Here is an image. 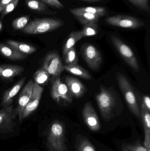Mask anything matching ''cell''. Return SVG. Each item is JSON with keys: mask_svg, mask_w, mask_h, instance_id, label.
<instances>
[{"mask_svg": "<svg viewBox=\"0 0 150 151\" xmlns=\"http://www.w3.org/2000/svg\"><path fill=\"white\" fill-rule=\"evenodd\" d=\"M96 99L102 118L105 121L111 120L122 108L119 96L112 87L100 85Z\"/></svg>", "mask_w": 150, "mask_h": 151, "instance_id": "cell-1", "label": "cell"}, {"mask_svg": "<svg viewBox=\"0 0 150 151\" xmlns=\"http://www.w3.org/2000/svg\"><path fill=\"white\" fill-rule=\"evenodd\" d=\"M65 134L66 128L63 122L55 120L50 124L46 135L48 151H68Z\"/></svg>", "mask_w": 150, "mask_h": 151, "instance_id": "cell-2", "label": "cell"}, {"mask_svg": "<svg viewBox=\"0 0 150 151\" xmlns=\"http://www.w3.org/2000/svg\"><path fill=\"white\" fill-rule=\"evenodd\" d=\"M116 76L119 87L130 111L138 119H141V108L133 86L127 78L122 73H117Z\"/></svg>", "mask_w": 150, "mask_h": 151, "instance_id": "cell-3", "label": "cell"}, {"mask_svg": "<svg viewBox=\"0 0 150 151\" xmlns=\"http://www.w3.org/2000/svg\"><path fill=\"white\" fill-rule=\"evenodd\" d=\"M64 24L62 20L55 19H35L21 29L27 34L36 35L44 33L57 29Z\"/></svg>", "mask_w": 150, "mask_h": 151, "instance_id": "cell-4", "label": "cell"}, {"mask_svg": "<svg viewBox=\"0 0 150 151\" xmlns=\"http://www.w3.org/2000/svg\"><path fill=\"white\" fill-rule=\"evenodd\" d=\"M51 96L59 105L67 106L73 102L71 95L66 83L62 81L60 76L51 78Z\"/></svg>", "mask_w": 150, "mask_h": 151, "instance_id": "cell-5", "label": "cell"}, {"mask_svg": "<svg viewBox=\"0 0 150 151\" xmlns=\"http://www.w3.org/2000/svg\"><path fill=\"white\" fill-rule=\"evenodd\" d=\"M113 45L125 62L136 72L140 71V67L136 56L131 48L116 35H111Z\"/></svg>", "mask_w": 150, "mask_h": 151, "instance_id": "cell-6", "label": "cell"}, {"mask_svg": "<svg viewBox=\"0 0 150 151\" xmlns=\"http://www.w3.org/2000/svg\"><path fill=\"white\" fill-rule=\"evenodd\" d=\"M82 55L89 67L93 70H97L103 61L102 55L97 48L90 43H85L81 46Z\"/></svg>", "mask_w": 150, "mask_h": 151, "instance_id": "cell-7", "label": "cell"}, {"mask_svg": "<svg viewBox=\"0 0 150 151\" xmlns=\"http://www.w3.org/2000/svg\"><path fill=\"white\" fill-rule=\"evenodd\" d=\"M42 69L47 72L52 78L60 76L64 71V65L57 52L52 51L47 55L43 62Z\"/></svg>", "mask_w": 150, "mask_h": 151, "instance_id": "cell-8", "label": "cell"}, {"mask_svg": "<svg viewBox=\"0 0 150 151\" xmlns=\"http://www.w3.org/2000/svg\"><path fill=\"white\" fill-rule=\"evenodd\" d=\"M16 116L12 105L2 107L0 109L1 134H7L14 131L16 126L15 122Z\"/></svg>", "mask_w": 150, "mask_h": 151, "instance_id": "cell-9", "label": "cell"}, {"mask_svg": "<svg viewBox=\"0 0 150 151\" xmlns=\"http://www.w3.org/2000/svg\"><path fill=\"white\" fill-rule=\"evenodd\" d=\"M107 24L113 26L129 29H137L144 25V22L131 16L117 15L107 18Z\"/></svg>", "mask_w": 150, "mask_h": 151, "instance_id": "cell-10", "label": "cell"}, {"mask_svg": "<svg viewBox=\"0 0 150 151\" xmlns=\"http://www.w3.org/2000/svg\"><path fill=\"white\" fill-rule=\"evenodd\" d=\"M44 89L36 83L34 82L33 89L29 102L22 112L19 121L26 119L31 114L36 110L38 106Z\"/></svg>", "mask_w": 150, "mask_h": 151, "instance_id": "cell-11", "label": "cell"}, {"mask_svg": "<svg viewBox=\"0 0 150 151\" xmlns=\"http://www.w3.org/2000/svg\"><path fill=\"white\" fill-rule=\"evenodd\" d=\"M82 114L85 123L90 130L95 132L100 131L101 128L100 122L91 102L85 104Z\"/></svg>", "mask_w": 150, "mask_h": 151, "instance_id": "cell-12", "label": "cell"}, {"mask_svg": "<svg viewBox=\"0 0 150 151\" xmlns=\"http://www.w3.org/2000/svg\"><path fill=\"white\" fill-rule=\"evenodd\" d=\"M34 82L31 80L24 87L22 92L20 93L18 98L17 106L15 109V112L18 119H20L21 114L24 108L26 106L31 96L33 89Z\"/></svg>", "mask_w": 150, "mask_h": 151, "instance_id": "cell-13", "label": "cell"}, {"mask_svg": "<svg viewBox=\"0 0 150 151\" xmlns=\"http://www.w3.org/2000/svg\"><path fill=\"white\" fill-rule=\"evenodd\" d=\"M65 82L73 97L81 98L86 93L85 86L77 78L68 76L65 78Z\"/></svg>", "mask_w": 150, "mask_h": 151, "instance_id": "cell-14", "label": "cell"}, {"mask_svg": "<svg viewBox=\"0 0 150 151\" xmlns=\"http://www.w3.org/2000/svg\"><path fill=\"white\" fill-rule=\"evenodd\" d=\"M26 81V77L21 78L13 87L7 90L3 96L1 106L2 107L11 105L13 98L17 95L23 87Z\"/></svg>", "mask_w": 150, "mask_h": 151, "instance_id": "cell-15", "label": "cell"}, {"mask_svg": "<svg viewBox=\"0 0 150 151\" xmlns=\"http://www.w3.org/2000/svg\"><path fill=\"white\" fill-rule=\"evenodd\" d=\"M24 71L22 66L16 65H0V77L10 80L20 75Z\"/></svg>", "mask_w": 150, "mask_h": 151, "instance_id": "cell-16", "label": "cell"}, {"mask_svg": "<svg viewBox=\"0 0 150 151\" xmlns=\"http://www.w3.org/2000/svg\"><path fill=\"white\" fill-rule=\"evenodd\" d=\"M141 119L143 125L144 132V146L150 151V111L141 107Z\"/></svg>", "mask_w": 150, "mask_h": 151, "instance_id": "cell-17", "label": "cell"}, {"mask_svg": "<svg viewBox=\"0 0 150 151\" xmlns=\"http://www.w3.org/2000/svg\"><path fill=\"white\" fill-rule=\"evenodd\" d=\"M0 54L6 58L11 60H22L27 55H23L8 45L0 42Z\"/></svg>", "mask_w": 150, "mask_h": 151, "instance_id": "cell-18", "label": "cell"}, {"mask_svg": "<svg viewBox=\"0 0 150 151\" xmlns=\"http://www.w3.org/2000/svg\"><path fill=\"white\" fill-rule=\"evenodd\" d=\"M6 44L14 49L26 55H31L37 51V48L34 46L16 41L9 40L6 41Z\"/></svg>", "mask_w": 150, "mask_h": 151, "instance_id": "cell-19", "label": "cell"}, {"mask_svg": "<svg viewBox=\"0 0 150 151\" xmlns=\"http://www.w3.org/2000/svg\"><path fill=\"white\" fill-rule=\"evenodd\" d=\"M70 12L82 24L85 25L88 23H96L98 22L100 17L97 15L85 12H77L73 9H70Z\"/></svg>", "mask_w": 150, "mask_h": 151, "instance_id": "cell-20", "label": "cell"}, {"mask_svg": "<svg viewBox=\"0 0 150 151\" xmlns=\"http://www.w3.org/2000/svg\"><path fill=\"white\" fill-rule=\"evenodd\" d=\"M64 70L67 72L85 80H90L92 76L87 70L78 64L72 65H64Z\"/></svg>", "mask_w": 150, "mask_h": 151, "instance_id": "cell-21", "label": "cell"}, {"mask_svg": "<svg viewBox=\"0 0 150 151\" xmlns=\"http://www.w3.org/2000/svg\"><path fill=\"white\" fill-rule=\"evenodd\" d=\"M75 146L76 151H97L90 140L81 135H77Z\"/></svg>", "mask_w": 150, "mask_h": 151, "instance_id": "cell-22", "label": "cell"}, {"mask_svg": "<svg viewBox=\"0 0 150 151\" xmlns=\"http://www.w3.org/2000/svg\"><path fill=\"white\" fill-rule=\"evenodd\" d=\"M82 38L80 31H73L71 32L66 41V43L63 47V55L68 50L74 47L77 42Z\"/></svg>", "mask_w": 150, "mask_h": 151, "instance_id": "cell-23", "label": "cell"}, {"mask_svg": "<svg viewBox=\"0 0 150 151\" xmlns=\"http://www.w3.org/2000/svg\"><path fill=\"white\" fill-rule=\"evenodd\" d=\"M26 3L28 8L33 10L41 13L51 14L46 5L39 0H26Z\"/></svg>", "mask_w": 150, "mask_h": 151, "instance_id": "cell-24", "label": "cell"}, {"mask_svg": "<svg viewBox=\"0 0 150 151\" xmlns=\"http://www.w3.org/2000/svg\"><path fill=\"white\" fill-rule=\"evenodd\" d=\"M75 11L77 12H85L97 15L100 17L106 16L107 14V11L105 7H86L73 9Z\"/></svg>", "mask_w": 150, "mask_h": 151, "instance_id": "cell-25", "label": "cell"}, {"mask_svg": "<svg viewBox=\"0 0 150 151\" xmlns=\"http://www.w3.org/2000/svg\"><path fill=\"white\" fill-rule=\"evenodd\" d=\"M99 30V28L97 23H90L84 25L80 32L83 38L95 36L98 33Z\"/></svg>", "mask_w": 150, "mask_h": 151, "instance_id": "cell-26", "label": "cell"}, {"mask_svg": "<svg viewBox=\"0 0 150 151\" xmlns=\"http://www.w3.org/2000/svg\"><path fill=\"white\" fill-rule=\"evenodd\" d=\"M50 76L43 69H41L35 72L33 74L35 82L39 85H45L50 80Z\"/></svg>", "mask_w": 150, "mask_h": 151, "instance_id": "cell-27", "label": "cell"}, {"mask_svg": "<svg viewBox=\"0 0 150 151\" xmlns=\"http://www.w3.org/2000/svg\"><path fill=\"white\" fill-rule=\"evenodd\" d=\"M63 59L66 65H72L77 64L78 61V56L75 47L68 50L63 55Z\"/></svg>", "mask_w": 150, "mask_h": 151, "instance_id": "cell-28", "label": "cell"}, {"mask_svg": "<svg viewBox=\"0 0 150 151\" xmlns=\"http://www.w3.org/2000/svg\"><path fill=\"white\" fill-rule=\"evenodd\" d=\"M30 17L23 16L16 19L12 22V26L16 30H20L23 28L29 22Z\"/></svg>", "mask_w": 150, "mask_h": 151, "instance_id": "cell-29", "label": "cell"}, {"mask_svg": "<svg viewBox=\"0 0 150 151\" xmlns=\"http://www.w3.org/2000/svg\"><path fill=\"white\" fill-rule=\"evenodd\" d=\"M132 4L139 9L149 13L150 9L149 0H129Z\"/></svg>", "mask_w": 150, "mask_h": 151, "instance_id": "cell-30", "label": "cell"}, {"mask_svg": "<svg viewBox=\"0 0 150 151\" xmlns=\"http://www.w3.org/2000/svg\"><path fill=\"white\" fill-rule=\"evenodd\" d=\"M19 0H13L11 1L8 5L5 6L1 14V18L3 19L6 15H8L11 12L14 10V9L16 8Z\"/></svg>", "mask_w": 150, "mask_h": 151, "instance_id": "cell-31", "label": "cell"}, {"mask_svg": "<svg viewBox=\"0 0 150 151\" xmlns=\"http://www.w3.org/2000/svg\"><path fill=\"white\" fill-rule=\"evenodd\" d=\"M123 146L129 151H149L144 145H141L139 142L134 144H125Z\"/></svg>", "mask_w": 150, "mask_h": 151, "instance_id": "cell-32", "label": "cell"}, {"mask_svg": "<svg viewBox=\"0 0 150 151\" xmlns=\"http://www.w3.org/2000/svg\"><path fill=\"white\" fill-rule=\"evenodd\" d=\"M43 2L59 9H62L64 8V6L62 3H61L59 0H39Z\"/></svg>", "mask_w": 150, "mask_h": 151, "instance_id": "cell-33", "label": "cell"}, {"mask_svg": "<svg viewBox=\"0 0 150 151\" xmlns=\"http://www.w3.org/2000/svg\"><path fill=\"white\" fill-rule=\"evenodd\" d=\"M141 107L150 111V99L149 96H143L141 101Z\"/></svg>", "mask_w": 150, "mask_h": 151, "instance_id": "cell-34", "label": "cell"}, {"mask_svg": "<svg viewBox=\"0 0 150 151\" xmlns=\"http://www.w3.org/2000/svg\"><path fill=\"white\" fill-rule=\"evenodd\" d=\"M13 0H0V12L2 11L6 5Z\"/></svg>", "mask_w": 150, "mask_h": 151, "instance_id": "cell-35", "label": "cell"}, {"mask_svg": "<svg viewBox=\"0 0 150 151\" xmlns=\"http://www.w3.org/2000/svg\"><path fill=\"white\" fill-rule=\"evenodd\" d=\"M82 1H86L90 2H97L104 1V0H82Z\"/></svg>", "mask_w": 150, "mask_h": 151, "instance_id": "cell-36", "label": "cell"}, {"mask_svg": "<svg viewBox=\"0 0 150 151\" xmlns=\"http://www.w3.org/2000/svg\"><path fill=\"white\" fill-rule=\"evenodd\" d=\"M122 151H129L128 150H127L124 146H122Z\"/></svg>", "mask_w": 150, "mask_h": 151, "instance_id": "cell-37", "label": "cell"}, {"mask_svg": "<svg viewBox=\"0 0 150 151\" xmlns=\"http://www.w3.org/2000/svg\"><path fill=\"white\" fill-rule=\"evenodd\" d=\"M2 27V24L1 21L0 20V32L1 30Z\"/></svg>", "mask_w": 150, "mask_h": 151, "instance_id": "cell-38", "label": "cell"}, {"mask_svg": "<svg viewBox=\"0 0 150 151\" xmlns=\"http://www.w3.org/2000/svg\"></svg>", "mask_w": 150, "mask_h": 151, "instance_id": "cell-39", "label": "cell"}]
</instances>
